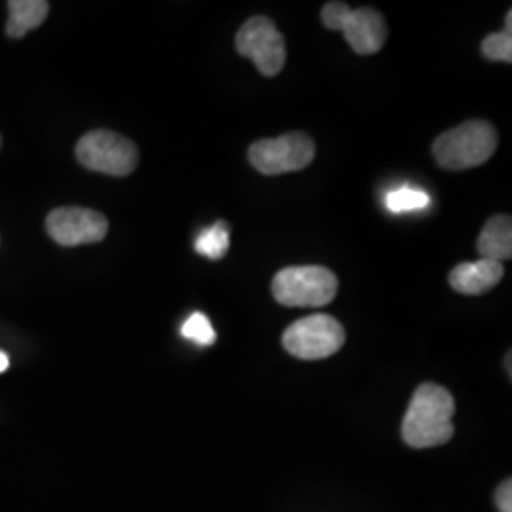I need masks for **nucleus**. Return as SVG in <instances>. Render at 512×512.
Returning a JSON list of instances; mask_svg holds the SVG:
<instances>
[{"mask_svg": "<svg viewBox=\"0 0 512 512\" xmlns=\"http://www.w3.org/2000/svg\"><path fill=\"white\" fill-rule=\"evenodd\" d=\"M456 403L448 389L437 384H421L403 420V439L412 448H433L454 437Z\"/></svg>", "mask_w": 512, "mask_h": 512, "instance_id": "1", "label": "nucleus"}, {"mask_svg": "<svg viewBox=\"0 0 512 512\" xmlns=\"http://www.w3.org/2000/svg\"><path fill=\"white\" fill-rule=\"evenodd\" d=\"M497 148V131L486 120H471L450 129L433 143V156L450 171L471 169L488 162Z\"/></svg>", "mask_w": 512, "mask_h": 512, "instance_id": "2", "label": "nucleus"}, {"mask_svg": "<svg viewBox=\"0 0 512 512\" xmlns=\"http://www.w3.org/2000/svg\"><path fill=\"white\" fill-rule=\"evenodd\" d=\"M272 293L281 306L323 308L338 294V277L323 266H289L275 274Z\"/></svg>", "mask_w": 512, "mask_h": 512, "instance_id": "3", "label": "nucleus"}, {"mask_svg": "<svg viewBox=\"0 0 512 512\" xmlns=\"http://www.w3.org/2000/svg\"><path fill=\"white\" fill-rule=\"evenodd\" d=\"M327 29L340 31L353 52L359 55L378 54L387 40L385 19L374 8H349L346 2H329L321 10Z\"/></svg>", "mask_w": 512, "mask_h": 512, "instance_id": "4", "label": "nucleus"}, {"mask_svg": "<svg viewBox=\"0 0 512 512\" xmlns=\"http://www.w3.org/2000/svg\"><path fill=\"white\" fill-rule=\"evenodd\" d=\"M76 160L90 171L126 177L139 164V150L120 133L95 129L78 141Z\"/></svg>", "mask_w": 512, "mask_h": 512, "instance_id": "5", "label": "nucleus"}, {"mask_svg": "<svg viewBox=\"0 0 512 512\" xmlns=\"http://www.w3.org/2000/svg\"><path fill=\"white\" fill-rule=\"evenodd\" d=\"M346 342V330L327 313H315L294 321L283 332V346L302 361H319L338 353Z\"/></svg>", "mask_w": 512, "mask_h": 512, "instance_id": "6", "label": "nucleus"}, {"mask_svg": "<svg viewBox=\"0 0 512 512\" xmlns=\"http://www.w3.org/2000/svg\"><path fill=\"white\" fill-rule=\"evenodd\" d=\"M315 143L308 133L293 131L275 139L256 141L249 148V162L262 175L300 171L313 162Z\"/></svg>", "mask_w": 512, "mask_h": 512, "instance_id": "7", "label": "nucleus"}, {"mask_svg": "<svg viewBox=\"0 0 512 512\" xmlns=\"http://www.w3.org/2000/svg\"><path fill=\"white\" fill-rule=\"evenodd\" d=\"M239 55L253 59L256 69L264 76L281 73L287 61L285 38L277 31L274 21L264 16L247 19L236 37Z\"/></svg>", "mask_w": 512, "mask_h": 512, "instance_id": "8", "label": "nucleus"}, {"mask_svg": "<svg viewBox=\"0 0 512 512\" xmlns=\"http://www.w3.org/2000/svg\"><path fill=\"white\" fill-rule=\"evenodd\" d=\"M46 230L55 243L76 247L103 241L109 232V220L93 209L59 207L46 217Z\"/></svg>", "mask_w": 512, "mask_h": 512, "instance_id": "9", "label": "nucleus"}, {"mask_svg": "<svg viewBox=\"0 0 512 512\" xmlns=\"http://www.w3.org/2000/svg\"><path fill=\"white\" fill-rule=\"evenodd\" d=\"M503 275H505L503 264L480 258L476 262L458 264L450 274V285L459 294L478 296V294L492 291L503 279Z\"/></svg>", "mask_w": 512, "mask_h": 512, "instance_id": "10", "label": "nucleus"}, {"mask_svg": "<svg viewBox=\"0 0 512 512\" xmlns=\"http://www.w3.org/2000/svg\"><path fill=\"white\" fill-rule=\"evenodd\" d=\"M476 249L484 260L503 264L512 256V222L509 215H497L486 222L476 243Z\"/></svg>", "mask_w": 512, "mask_h": 512, "instance_id": "11", "label": "nucleus"}, {"mask_svg": "<svg viewBox=\"0 0 512 512\" xmlns=\"http://www.w3.org/2000/svg\"><path fill=\"white\" fill-rule=\"evenodd\" d=\"M8 12L6 33L10 38H21L44 23L50 14V4L44 0H10Z\"/></svg>", "mask_w": 512, "mask_h": 512, "instance_id": "12", "label": "nucleus"}, {"mask_svg": "<svg viewBox=\"0 0 512 512\" xmlns=\"http://www.w3.org/2000/svg\"><path fill=\"white\" fill-rule=\"evenodd\" d=\"M228 249H230V226L224 220H219L211 228L203 230L196 241L198 255L207 256L211 260H219L228 253Z\"/></svg>", "mask_w": 512, "mask_h": 512, "instance_id": "13", "label": "nucleus"}, {"mask_svg": "<svg viewBox=\"0 0 512 512\" xmlns=\"http://www.w3.org/2000/svg\"><path fill=\"white\" fill-rule=\"evenodd\" d=\"M431 196L421 188L403 186L397 190H391L385 196V207L393 213H408V211H420L429 207Z\"/></svg>", "mask_w": 512, "mask_h": 512, "instance_id": "14", "label": "nucleus"}, {"mask_svg": "<svg viewBox=\"0 0 512 512\" xmlns=\"http://www.w3.org/2000/svg\"><path fill=\"white\" fill-rule=\"evenodd\" d=\"M482 54L490 61H512V12L507 14V25L501 33H494L482 40Z\"/></svg>", "mask_w": 512, "mask_h": 512, "instance_id": "15", "label": "nucleus"}, {"mask_svg": "<svg viewBox=\"0 0 512 512\" xmlns=\"http://www.w3.org/2000/svg\"><path fill=\"white\" fill-rule=\"evenodd\" d=\"M184 338L186 340H192L194 344H198V346H211V344H215V340H217V332L213 329V325H211V321L207 319V315H203L202 311H196V313H192L186 321H184L183 325Z\"/></svg>", "mask_w": 512, "mask_h": 512, "instance_id": "16", "label": "nucleus"}, {"mask_svg": "<svg viewBox=\"0 0 512 512\" xmlns=\"http://www.w3.org/2000/svg\"><path fill=\"white\" fill-rule=\"evenodd\" d=\"M495 503H497V509L499 512H512V482L511 480H505L497 494H495Z\"/></svg>", "mask_w": 512, "mask_h": 512, "instance_id": "17", "label": "nucleus"}, {"mask_svg": "<svg viewBox=\"0 0 512 512\" xmlns=\"http://www.w3.org/2000/svg\"><path fill=\"white\" fill-rule=\"evenodd\" d=\"M8 366H10V359H8V355H6L4 351H0V374H2Z\"/></svg>", "mask_w": 512, "mask_h": 512, "instance_id": "18", "label": "nucleus"}, {"mask_svg": "<svg viewBox=\"0 0 512 512\" xmlns=\"http://www.w3.org/2000/svg\"><path fill=\"white\" fill-rule=\"evenodd\" d=\"M0 145H2V139H0Z\"/></svg>", "mask_w": 512, "mask_h": 512, "instance_id": "19", "label": "nucleus"}]
</instances>
